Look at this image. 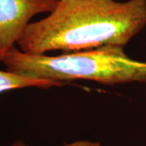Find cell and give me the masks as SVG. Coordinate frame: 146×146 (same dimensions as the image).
I'll return each mask as SVG.
<instances>
[{"label":"cell","instance_id":"obj_1","mask_svg":"<svg viewBox=\"0 0 146 146\" xmlns=\"http://www.w3.org/2000/svg\"><path fill=\"white\" fill-rule=\"evenodd\" d=\"M146 25V0H58L54 10L29 23L17 42L33 54L124 47Z\"/></svg>","mask_w":146,"mask_h":146},{"label":"cell","instance_id":"obj_2","mask_svg":"<svg viewBox=\"0 0 146 146\" xmlns=\"http://www.w3.org/2000/svg\"><path fill=\"white\" fill-rule=\"evenodd\" d=\"M1 63L9 72L53 82L88 80L107 85L146 82V62L131 59L123 47L114 46L56 56L29 54L14 46Z\"/></svg>","mask_w":146,"mask_h":146},{"label":"cell","instance_id":"obj_3","mask_svg":"<svg viewBox=\"0 0 146 146\" xmlns=\"http://www.w3.org/2000/svg\"><path fill=\"white\" fill-rule=\"evenodd\" d=\"M58 0H0V63L17 44L33 16L50 13Z\"/></svg>","mask_w":146,"mask_h":146},{"label":"cell","instance_id":"obj_4","mask_svg":"<svg viewBox=\"0 0 146 146\" xmlns=\"http://www.w3.org/2000/svg\"><path fill=\"white\" fill-rule=\"evenodd\" d=\"M66 83L53 82L45 80L30 78L18 76L7 71L0 70V94L11 89H24L29 87H36L40 89H48L50 87H60Z\"/></svg>","mask_w":146,"mask_h":146},{"label":"cell","instance_id":"obj_5","mask_svg":"<svg viewBox=\"0 0 146 146\" xmlns=\"http://www.w3.org/2000/svg\"><path fill=\"white\" fill-rule=\"evenodd\" d=\"M12 146H27L25 144H24L22 141H17ZM63 146H101L99 143L98 142H91V141H76L71 144H67Z\"/></svg>","mask_w":146,"mask_h":146}]
</instances>
